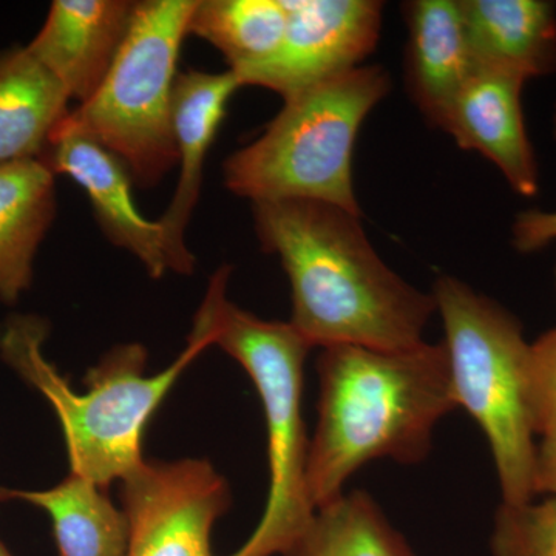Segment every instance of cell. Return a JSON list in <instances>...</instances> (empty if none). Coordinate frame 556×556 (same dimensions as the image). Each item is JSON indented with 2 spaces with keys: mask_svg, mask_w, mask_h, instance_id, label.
Returning a JSON list of instances; mask_svg holds the SVG:
<instances>
[{
  "mask_svg": "<svg viewBox=\"0 0 556 556\" xmlns=\"http://www.w3.org/2000/svg\"><path fill=\"white\" fill-rule=\"evenodd\" d=\"M281 556H417L375 497L343 493L317 508L309 525Z\"/></svg>",
  "mask_w": 556,
  "mask_h": 556,
  "instance_id": "d6986e66",
  "label": "cell"
},
{
  "mask_svg": "<svg viewBox=\"0 0 556 556\" xmlns=\"http://www.w3.org/2000/svg\"><path fill=\"white\" fill-rule=\"evenodd\" d=\"M555 280H556V269H555Z\"/></svg>",
  "mask_w": 556,
  "mask_h": 556,
  "instance_id": "4316f807",
  "label": "cell"
},
{
  "mask_svg": "<svg viewBox=\"0 0 556 556\" xmlns=\"http://www.w3.org/2000/svg\"><path fill=\"white\" fill-rule=\"evenodd\" d=\"M0 556H13L10 554L9 548L3 546L2 543H0Z\"/></svg>",
  "mask_w": 556,
  "mask_h": 556,
  "instance_id": "d4e9b609",
  "label": "cell"
},
{
  "mask_svg": "<svg viewBox=\"0 0 556 556\" xmlns=\"http://www.w3.org/2000/svg\"><path fill=\"white\" fill-rule=\"evenodd\" d=\"M493 556H556V496L501 504L493 521Z\"/></svg>",
  "mask_w": 556,
  "mask_h": 556,
  "instance_id": "44dd1931",
  "label": "cell"
},
{
  "mask_svg": "<svg viewBox=\"0 0 556 556\" xmlns=\"http://www.w3.org/2000/svg\"><path fill=\"white\" fill-rule=\"evenodd\" d=\"M475 73L521 80L556 72V7L547 0H459Z\"/></svg>",
  "mask_w": 556,
  "mask_h": 556,
  "instance_id": "9a60e30c",
  "label": "cell"
},
{
  "mask_svg": "<svg viewBox=\"0 0 556 556\" xmlns=\"http://www.w3.org/2000/svg\"><path fill=\"white\" fill-rule=\"evenodd\" d=\"M390 90L386 67L362 65L287 98L263 134L225 161L226 188L252 204L317 201L362 215L353 186L354 146Z\"/></svg>",
  "mask_w": 556,
  "mask_h": 556,
  "instance_id": "5b68a950",
  "label": "cell"
},
{
  "mask_svg": "<svg viewBox=\"0 0 556 556\" xmlns=\"http://www.w3.org/2000/svg\"><path fill=\"white\" fill-rule=\"evenodd\" d=\"M457 408L485 434L504 504L535 500L536 434L527 407L530 343L517 317L459 278L433 285Z\"/></svg>",
  "mask_w": 556,
  "mask_h": 556,
  "instance_id": "8992f818",
  "label": "cell"
},
{
  "mask_svg": "<svg viewBox=\"0 0 556 556\" xmlns=\"http://www.w3.org/2000/svg\"><path fill=\"white\" fill-rule=\"evenodd\" d=\"M525 80L475 73L457 94L442 130L464 150L492 161L510 188L535 197L540 175L522 112Z\"/></svg>",
  "mask_w": 556,
  "mask_h": 556,
  "instance_id": "4fadbf2b",
  "label": "cell"
},
{
  "mask_svg": "<svg viewBox=\"0 0 556 556\" xmlns=\"http://www.w3.org/2000/svg\"><path fill=\"white\" fill-rule=\"evenodd\" d=\"M407 25L405 86L431 127L442 130L457 94L475 75L459 0L402 3Z\"/></svg>",
  "mask_w": 556,
  "mask_h": 556,
  "instance_id": "5bb4252c",
  "label": "cell"
},
{
  "mask_svg": "<svg viewBox=\"0 0 556 556\" xmlns=\"http://www.w3.org/2000/svg\"><path fill=\"white\" fill-rule=\"evenodd\" d=\"M287 27V0H197L189 35L212 43L239 73L269 61Z\"/></svg>",
  "mask_w": 556,
  "mask_h": 556,
  "instance_id": "ffe728a7",
  "label": "cell"
},
{
  "mask_svg": "<svg viewBox=\"0 0 556 556\" xmlns=\"http://www.w3.org/2000/svg\"><path fill=\"white\" fill-rule=\"evenodd\" d=\"M230 273L222 266L211 277L193 328L236 358L257 388L268 433L269 492L258 526L229 556H281L316 511L306 489L309 439L302 412L311 348L289 321L263 320L230 302Z\"/></svg>",
  "mask_w": 556,
  "mask_h": 556,
  "instance_id": "277c9868",
  "label": "cell"
},
{
  "mask_svg": "<svg viewBox=\"0 0 556 556\" xmlns=\"http://www.w3.org/2000/svg\"><path fill=\"white\" fill-rule=\"evenodd\" d=\"M316 369L317 424L306 463L314 510L343 495L371 460L424 463L434 428L457 408L442 342L404 350L324 348Z\"/></svg>",
  "mask_w": 556,
  "mask_h": 556,
  "instance_id": "7a4b0ae2",
  "label": "cell"
},
{
  "mask_svg": "<svg viewBox=\"0 0 556 556\" xmlns=\"http://www.w3.org/2000/svg\"><path fill=\"white\" fill-rule=\"evenodd\" d=\"M236 73L188 70L178 73L174 90V131L178 150V182L169 207L159 223L167 268L190 276L195 257L186 243V230L199 204L204 164L226 116L230 98L241 89Z\"/></svg>",
  "mask_w": 556,
  "mask_h": 556,
  "instance_id": "8fae6325",
  "label": "cell"
},
{
  "mask_svg": "<svg viewBox=\"0 0 556 556\" xmlns=\"http://www.w3.org/2000/svg\"><path fill=\"white\" fill-rule=\"evenodd\" d=\"M195 5L197 0L135 2L129 31L104 83L70 112L73 123L115 153L144 188L178 166L174 90Z\"/></svg>",
  "mask_w": 556,
  "mask_h": 556,
  "instance_id": "52a82bcc",
  "label": "cell"
},
{
  "mask_svg": "<svg viewBox=\"0 0 556 556\" xmlns=\"http://www.w3.org/2000/svg\"><path fill=\"white\" fill-rule=\"evenodd\" d=\"M535 493L556 496V428L536 445Z\"/></svg>",
  "mask_w": 556,
  "mask_h": 556,
  "instance_id": "cb8c5ba5",
  "label": "cell"
},
{
  "mask_svg": "<svg viewBox=\"0 0 556 556\" xmlns=\"http://www.w3.org/2000/svg\"><path fill=\"white\" fill-rule=\"evenodd\" d=\"M135 2L54 0L27 49L80 104L104 83L129 31Z\"/></svg>",
  "mask_w": 556,
  "mask_h": 556,
  "instance_id": "7c38bea8",
  "label": "cell"
},
{
  "mask_svg": "<svg viewBox=\"0 0 556 556\" xmlns=\"http://www.w3.org/2000/svg\"><path fill=\"white\" fill-rule=\"evenodd\" d=\"M17 500L46 511L60 556H127L130 522L108 490L70 473L47 490L0 489V501Z\"/></svg>",
  "mask_w": 556,
  "mask_h": 556,
  "instance_id": "ac0fdd59",
  "label": "cell"
},
{
  "mask_svg": "<svg viewBox=\"0 0 556 556\" xmlns=\"http://www.w3.org/2000/svg\"><path fill=\"white\" fill-rule=\"evenodd\" d=\"M527 407L533 433L543 438L556 428V327L530 343L527 358Z\"/></svg>",
  "mask_w": 556,
  "mask_h": 556,
  "instance_id": "7402d4cb",
  "label": "cell"
},
{
  "mask_svg": "<svg viewBox=\"0 0 556 556\" xmlns=\"http://www.w3.org/2000/svg\"><path fill=\"white\" fill-rule=\"evenodd\" d=\"M287 10L277 53L233 72L241 86L263 87L283 100L362 67L378 47L386 5L379 0H287Z\"/></svg>",
  "mask_w": 556,
  "mask_h": 556,
  "instance_id": "9c48e42d",
  "label": "cell"
},
{
  "mask_svg": "<svg viewBox=\"0 0 556 556\" xmlns=\"http://www.w3.org/2000/svg\"><path fill=\"white\" fill-rule=\"evenodd\" d=\"M127 556H214L212 530L229 510L228 481L207 459H144L121 481Z\"/></svg>",
  "mask_w": 556,
  "mask_h": 556,
  "instance_id": "ba28073f",
  "label": "cell"
},
{
  "mask_svg": "<svg viewBox=\"0 0 556 556\" xmlns=\"http://www.w3.org/2000/svg\"><path fill=\"white\" fill-rule=\"evenodd\" d=\"M70 98L27 47L0 51V166L42 160L72 110Z\"/></svg>",
  "mask_w": 556,
  "mask_h": 556,
  "instance_id": "e0dca14e",
  "label": "cell"
},
{
  "mask_svg": "<svg viewBox=\"0 0 556 556\" xmlns=\"http://www.w3.org/2000/svg\"><path fill=\"white\" fill-rule=\"evenodd\" d=\"M556 241V211H526L511 226V244L521 254L540 251Z\"/></svg>",
  "mask_w": 556,
  "mask_h": 556,
  "instance_id": "603a6c76",
  "label": "cell"
},
{
  "mask_svg": "<svg viewBox=\"0 0 556 556\" xmlns=\"http://www.w3.org/2000/svg\"><path fill=\"white\" fill-rule=\"evenodd\" d=\"M554 137L556 139V108H555V115H554Z\"/></svg>",
  "mask_w": 556,
  "mask_h": 556,
  "instance_id": "484cf974",
  "label": "cell"
},
{
  "mask_svg": "<svg viewBox=\"0 0 556 556\" xmlns=\"http://www.w3.org/2000/svg\"><path fill=\"white\" fill-rule=\"evenodd\" d=\"M56 175L42 160L0 166V300L31 287L36 254L56 215Z\"/></svg>",
  "mask_w": 556,
  "mask_h": 556,
  "instance_id": "2e32d148",
  "label": "cell"
},
{
  "mask_svg": "<svg viewBox=\"0 0 556 556\" xmlns=\"http://www.w3.org/2000/svg\"><path fill=\"white\" fill-rule=\"evenodd\" d=\"M54 175L72 178L89 197L102 232L137 257L150 277L166 276L167 260L156 219L138 211L130 170L100 142L80 130L70 113L54 130L42 159Z\"/></svg>",
  "mask_w": 556,
  "mask_h": 556,
  "instance_id": "30bf717a",
  "label": "cell"
},
{
  "mask_svg": "<svg viewBox=\"0 0 556 556\" xmlns=\"http://www.w3.org/2000/svg\"><path fill=\"white\" fill-rule=\"evenodd\" d=\"M260 247L277 255L291 283L289 324L313 348L404 350L426 342L437 314L419 291L380 258L362 215L317 201L252 204Z\"/></svg>",
  "mask_w": 556,
  "mask_h": 556,
  "instance_id": "6da1fadb",
  "label": "cell"
},
{
  "mask_svg": "<svg viewBox=\"0 0 556 556\" xmlns=\"http://www.w3.org/2000/svg\"><path fill=\"white\" fill-rule=\"evenodd\" d=\"M49 324L38 316H14L0 327V356L50 402L64 433L70 473L108 490L144 463L142 437L149 420L189 365L212 346L192 328L188 346L163 371L148 375L144 345L110 350L84 376L76 391L43 354Z\"/></svg>",
  "mask_w": 556,
  "mask_h": 556,
  "instance_id": "3957f363",
  "label": "cell"
}]
</instances>
